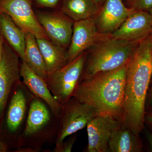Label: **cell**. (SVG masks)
I'll return each instance as SVG.
<instances>
[{
    "label": "cell",
    "instance_id": "cell-1",
    "mask_svg": "<svg viewBox=\"0 0 152 152\" xmlns=\"http://www.w3.org/2000/svg\"><path fill=\"white\" fill-rule=\"evenodd\" d=\"M152 77V32L139 42L128 63L124 111V128L138 135L144 127L145 104Z\"/></svg>",
    "mask_w": 152,
    "mask_h": 152
},
{
    "label": "cell",
    "instance_id": "cell-2",
    "mask_svg": "<svg viewBox=\"0 0 152 152\" xmlns=\"http://www.w3.org/2000/svg\"><path fill=\"white\" fill-rule=\"evenodd\" d=\"M128 63L80 81L72 97L90 106L97 115L108 116L121 121Z\"/></svg>",
    "mask_w": 152,
    "mask_h": 152
},
{
    "label": "cell",
    "instance_id": "cell-3",
    "mask_svg": "<svg viewBox=\"0 0 152 152\" xmlns=\"http://www.w3.org/2000/svg\"><path fill=\"white\" fill-rule=\"evenodd\" d=\"M139 43L114 39L106 35L91 47L80 81L101 72L113 70L127 64Z\"/></svg>",
    "mask_w": 152,
    "mask_h": 152
},
{
    "label": "cell",
    "instance_id": "cell-4",
    "mask_svg": "<svg viewBox=\"0 0 152 152\" xmlns=\"http://www.w3.org/2000/svg\"><path fill=\"white\" fill-rule=\"evenodd\" d=\"M86 59V55L83 52L62 67L48 75L45 80L52 94L63 105L72 97L80 80Z\"/></svg>",
    "mask_w": 152,
    "mask_h": 152
},
{
    "label": "cell",
    "instance_id": "cell-5",
    "mask_svg": "<svg viewBox=\"0 0 152 152\" xmlns=\"http://www.w3.org/2000/svg\"><path fill=\"white\" fill-rule=\"evenodd\" d=\"M97 115L90 106L71 98L64 105L56 147L62 143L68 136L86 127L89 122Z\"/></svg>",
    "mask_w": 152,
    "mask_h": 152
},
{
    "label": "cell",
    "instance_id": "cell-6",
    "mask_svg": "<svg viewBox=\"0 0 152 152\" xmlns=\"http://www.w3.org/2000/svg\"><path fill=\"white\" fill-rule=\"evenodd\" d=\"M0 13L7 14L26 33L49 40L34 13L31 0H0Z\"/></svg>",
    "mask_w": 152,
    "mask_h": 152
},
{
    "label": "cell",
    "instance_id": "cell-7",
    "mask_svg": "<svg viewBox=\"0 0 152 152\" xmlns=\"http://www.w3.org/2000/svg\"><path fill=\"white\" fill-rule=\"evenodd\" d=\"M121 121L108 116L97 115L86 126L88 152H110L109 142L112 134L121 128Z\"/></svg>",
    "mask_w": 152,
    "mask_h": 152
},
{
    "label": "cell",
    "instance_id": "cell-8",
    "mask_svg": "<svg viewBox=\"0 0 152 152\" xmlns=\"http://www.w3.org/2000/svg\"><path fill=\"white\" fill-rule=\"evenodd\" d=\"M152 32V16L148 11L134 10L110 34L116 39L139 43Z\"/></svg>",
    "mask_w": 152,
    "mask_h": 152
},
{
    "label": "cell",
    "instance_id": "cell-9",
    "mask_svg": "<svg viewBox=\"0 0 152 152\" xmlns=\"http://www.w3.org/2000/svg\"><path fill=\"white\" fill-rule=\"evenodd\" d=\"M107 34L98 31L92 18L75 21L69 50L67 52L68 62L75 59Z\"/></svg>",
    "mask_w": 152,
    "mask_h": 152
},
{
    "label": "cell",
    "instance_id": "cell-10",
    "mask_svg": "<svg viewBox=\"0 0 152 152\" xmlns=\"http://www.w3.org/2000/svg\"><path fill=\"white\" fill-rule=\"evenodd\" d=\"M19 57L15 52L4 45L2 59L0 64V119L11 90L21 77Z\"/></svg>",
    "mask_w": 152,
    "mask_h": 152
},
{
    "label": "cell",
    "instance_id": "cell-11",
    "mask_svg": "<svg viewBox=\"0 0 152 152\" xmlns=\"http://www.w3.org/2000/svg\"><path fill=\"white\" fill-rule=\"evenodd\" d=\"M134 10L126 7L123 0H105L94 20L98 31L111 34L119 27Z\"/></svg>",
    "mask_w": 152,
    "mask_h": 152
},
{
    "label": "cell",
    "instance_id": "cell-12",
    "mask_svg": "<svg viewBox=\"0 0 152 152\" xmlns=\"http://www.w3.org/2000/svg\"><path fill=\"white\" fill-rule=\"evenodd\" d=\"M36 15L54 44L64 48L70 44L73 25L69 19L59 14L50 13L38 12Z\"/></svg>",
    "mask_w": 152,
    "mask_h": 152
},
{
    "label": "cell",
    "instance_id": "cell-13",
    "mask_svg": "<svg viewBox=\"0 0 152 152\" xmlns=\"http://www.w3.org/2000/svg\"><path fill=\"white\" fill-rule=\"evenodd\" d=\"M20 74L23 83L36 97L40 99L48 105L53 113L58 118L62 114L64 105L55 99L45 81L38 75L25 61L21 64Z\"/></svg>",
    "mask_w": 152,
    "mask_h": 152
},
{
    "label": "cell",
    "instance_id": "cell-14",
    "mask_svg": "<svg viewBox=\"0 0 152 152\" xmlns=\"http://www.w3.org/2000/svg\"><path fill=\"white\" fill-rule=\"evenodd\" d=\"M0 31L23 61L25 60L26 34L7 14L0 13Z\"/></svg>",
    "mask_w": 152,
    "mask_h": 152
},
{
    "label": "cell",
    "instance_id": "cell-15",
    "mask_svg": "<svg viewBox=\"0 0 152 152\" xmlns=\"http://www.w3.org/2000/svg\"><path fill=\"white\" fill-rule=\"evenodd\" d=\"M37 41L43 58L48 75L67 64V55L64 48L48 39H37Z\"/></svg>",
    "mask_w": 152,
    "mask_h": 152
},
{
    "label": "cell",
    "instance_id": "cell-16",
    "mask_svg": "<svg viewBox=\"0 0 152 152\" xmlns=\"http://www.w3.org/2000/svg\"><path fill=\"white\" fill-rule=\"evenodd\" d=\"M50 113L48 107L40 99L34 98L30 104L24 134L31 136L39 132L50 121Z\"/></svg>",
    "mask_w": 152,
    "mask_h": 152
},
{
    "label": "cell",
    "instance_id": "cell-17",
    "mask_svg": "<svg viewBox=\"0 0 152 152\" xmlns=\"http://www.w3.org/2000/svg\"><path fill=\"white\" fill-rule=\"evenodd\" d=\"M26 107L25 93L21 89H18L11 99L7 114V126L11 132H16L20 126L24 119Z\"/></svg>",
    "mask_w": 152,
    "mask_h": 152
},
{
    "label": "cell",
    "instance_id": "cell-18",
    "mask_svg": "<svg viewBox=\"0 0 152 152\" xmlns=\"http://www.w3.org/2000/svg\"><path fill=\"white\" fill-rule=\"evenodd\" d=\"M25 61L38 75L45 80L48 73L42 53L32 34L26 33Z\"/></svg>",
    "mask_w": 152,
    "mask_h": 152
},
{
    "label": "cell",
    "instance_id": "cell-19",
    "mask_svg": "<svg viewBox=\"0 0 152 152\" xmlns=\"http://www.w3.org/2000/svg\"><path fill=\"white\" fill-rule=\"evenodd\" d=\"M137 136L126 128L118 129L112 134L109 142L110 152H137L141 151Z\"/></svg>",
    "mask_w": 152,
    "mask_h": 152
},
{
    "label": "cell",
    "instance_id": "cell-20",
    "mask_svg": "<svg viewBox=\"0 0 152 152\" xmlns=\"http://www.w3.org/2000/svg\"><path fill=\"white\" fill-rule=\"evenodd\" d=\"M101 7L92 0H65L63 12L75 21L91 18L98 13Z\"/></svg>",
    "mask_w": 152,
    "mask_h": 152
},
{
    "label": "cell",
    "instance_id": "cell-21",
    "mask_svg": "<svg viewBox=\"0 0 152 152\" xmlns=\"http://www.w3.org/2000/svg\"><path fill=\"white\" fill-rule=\"evenodd\" d=\"M129 8L137 10L148 11L152 8V0H127Z\"/></svg>",
    "mask_w": 152,
    "mask_h": 152
},
{
    "label": "cell",
    "instance_id": "cell-22",
    "mask_svg": "<svg viewBox=\"0 0 152 152\" xmlns=\"http://www.w3.org/2000/svg\"><path fill=\"white\" fill-rule=\"evenodd\" d=\"M75 137H73L69 139L65 142H63L59 146L56 147L55 152H70L72 151V149L75 142Z\"/></svg>",
    "mask_w": 152,
    "mask_h": 152
},
{
    "label": "cell",
    "instance_id": "cell-23",
    "mask_svg": "<svg viewBox=\"0 0 152 152\" xmlns=\"http://www.w3.org/2000/svg\"><path fill=\"white\" fill-rule=\"evenodd\" d=\"M59 0H37L40 5L47 7H53L56 5Z\"/></svg>",
    "mask_w": 152,
    "mask_h": 152
},
{
    "label": "cell",
    "instance_id": "cell-24",
    "mask_svg": "<svg viewBox=\"0 0 152 152\" xmlns=\"http://www.w3.org/2000/svg\"><path fill=\"white\" fill-rule=\"evenodd\" d=\"M1 34L0 31V64L2 59L3 49H4V44H3L2 38Z\"/></svg>",
    "mask_w": 152,
    "mask_h": 152
},
{
    "label": "cell",
    "instance_id": "cell-25",
    "mask_svg": "<svg viewBox=\"0 0 152 152\" xmlns=\"http://www.w3.org/2000/svg\"><path fill=\"white\" fill-rule=\"evenodd\" d=\"M7 150V147L5 144L0 140V152H6Z\"/></svg>",
    "mask_w": 152,
    "mask_h": 152
},
{
    "label": "cell",
    "instance_id": "cell-26",
    "mask_svg": "<svg viewBox=\"0 0 152 152\" xmlns=\"http://www.w3.org/2000/svg\"><path fill=\"white\" fill-rule=\"evenodd\" d=\"M147 137L148 139V141L149 142V143L151 147V149L152 151V134L151 133L148 132L147 133Z\"/></svg>",
    "mask_w": 152,
    "mask_h": 152
},
{
    "label": "cell",
    "instance_id": "cell-27",
    "mask_svg": "<svg viewBox=\"0 0 152 152\" xmlns=\"http://www.w3.org/2000/svg\"><path fill=\"white\" fill-rule=\"evenodd\" d=\"M92 1L98 5L100 7H102V5L105 0H92Z\"/></svg>",
    "mask_w": 152,
    "mask_h": 152
},
{
    "label": "cell",
    "instance_id": "cell-28",
    "mask_svg": "<svg viewBox=\"0 0 152 152\" xmlns=\"http://www.w3.org/2000/svg\"><path fill=\"white\" fill-rule=\"evenodd\" d=\"M146 120L148 123L152 125V115L147 117Z\"/></svg>",
    "mask_w": 152,
    "mask_h": 152
},
{
    "label": "cell",
    "instance_id": "cell-29",
    "mask_svg": "<svg viewBox=\"0 0 152 152\" xmlns=\"http://www.w3.org/2000/svg\"><path fill=\"white\" fill-rule=\"evenodd\" d=\"M148 12H149V13L151 14V15L152 16V8L151 9V10H149L148 11Z\"/></svg>",
    "mask_w": 152,
    "mask_h": 152
},
{
    "label": "cell",
    "instance_id": "cell-30",
    "mask_svg": "<svg viewBox=\"0 0 152 152\" xmlns=\"http://www.w3.org/2000/svg\"><path fill=\"white\" fill-rule=\"evenodd\" d=\"M151 105L152 106V97L151 98Z\"/></svg>",
    "mask_w": 152,
    "mask_h": 152
}]
</instances>
